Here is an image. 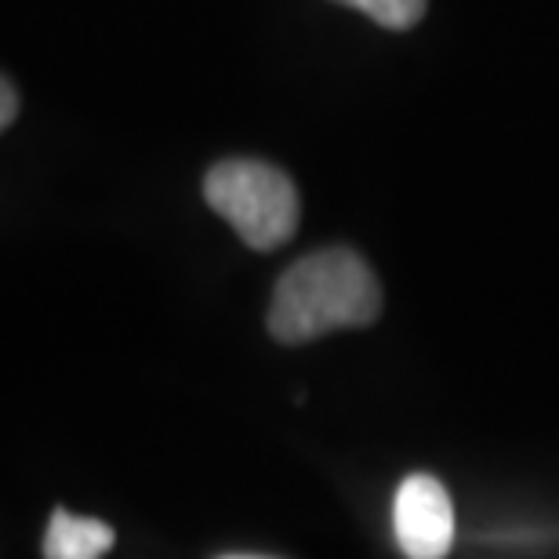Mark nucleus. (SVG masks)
Listing matches in <instances>:
<instances>
[{
  "mask_svg": "<svg viewBox=\"0 0 559 559\" xmlns=\"http://www.w3.org/2000/svg\"><path fill=\"white\" fill-rule=\"evenodd\" d=\"M382 312V287L364 254L323 248L280 276L270 301V334L280 345H306L331 331L367 328Z\"/></svg>",
  "mask_w": 559,
  "mask_h": 559,
  "instance_id": "obj_1",
  "label": "nucleus"
},
{
  "mask_svg": "<svg viewBox=\"0 0 559 559\" xmlns=\"http://www.w3.org/2000/svg\"><path fill=\"white\" fill-rule=\"evenodd\" d=\"M204 200L254 251L284 248L298 229V189L276 164L222 160L204 178Z\"/></svg>",
  "mask_w": 559,
  "mask_h": 559,
  "instance_id": "obj_2",
  "label": "nucleus"
},
{
  "mask_svg": "<svg viewBox=\"0 0 559 559\" xmlns=\"http://www.w3.org/2000/svg\"><path fill=\"white\" fill-rule=\"evenodd\" d=\"M393 534L400 552L411 559H440L454 542V506L436 476L415 473L393 498Z\"/></svg>",
  "mask_w": 559,
  "mask_h": 559,
  "instance_id": "obj_3",
  "label": "nucleus"
},
{
  "mask_svg": "<svg viewBox=\"0 0 559 559\" xmlns=\"http://www.w3.org/2000/svg\"><path fill=\"white\" fill-rule=\"evenodd\" d=\"M114 542H117V534L109 523L55 509L48 520V534H44V556L48 559H98L114 549Z\"/></svg>",
  "mask_w": 559,
  "mask_h": 559,
  "instance_id": "obj_4",
  "label": "nucleus"
},
{
  "mask_svg": "<svg viewBox=\"0 0 559 559\" xmlns=\"http://www.w3.org/2000/svg\"><path fill=\"white\" fill-rule=\"evenodd\" d=\"M338 4L364 11L367 19H374L385 29H411L425 15V0H338Z\"/></svg>",
  "mask_w": 559,
  "mask_h": 559,
  "instance_id": "obj_5",
  "label": "nucleus"
},
{
  "mask_svg": "<svg viewBox=\"0 0 559 559\" xmlns=\"http://www.w3.org/2000/svg\"><path fill=\"white\" fill-rule=\"evenodd\" d=\"M15 117H19V95H15V87L0 76V131H8Z\"/></svg>",
  "mask_w": 559,
  "mask_h": 559,
  "instance_id": "obj_6",
  "label": "nucleus"
}]
</instances>
